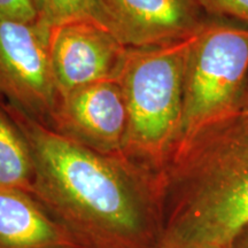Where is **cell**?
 I'll return each mask as SVG.
<instances>
[{
    "instance_id": "6da1fadb",
    "label": "cell",
    "mask_w": 248,
    "mask_h": 248,
    "mask_svg": "<svg viewBox=\"0 0 248 248\" xmlns=\"http://www.w3.org/2000/svg\"><path fill=\"white\" fill-rule=\"evenodd\" d=\"M5 109L29 145L31 194L80 248H161L159 173L76 144L13 106Z\"/></svg>"
},
{
    "instance_id": "7a4b0ae2",
    "label": "cell",
    "mask_w": 248,
    "mask_h": 248,
    "mask_svg": "<svg viewBox=\"0 0 248 248\" xmlns=\"http://www.w3.org/2000/svg\"><path fill=\"white\" fill-rule=\"evenodd\" d=\"M159 176L161 246L225 248L248 223V125L241 110L176 148Z\"/></svg>"
},
{
    "instance_id": "3957f363",
    "label": "cell",
    "mask_w": 248,
    "mask_h": 248,
    "mask_svg": "<svg viewBox=\"0 0 248 248\" xmlns=\"http://www.w3.org/2000/svg\"><path fill=\"white\" fill-rule=\"evenodd\" d=\"M194 36L128 48L117 77L128 116L122 155L155 173L168 163L181 133L186 59Z\"/></svg>"
},
{
    "instance_id": "277c9868",
    "label": "cell",
    "mask_w": 248,
    "mask_h": 248,
    "mask_svg": "<svg viewBox=\"0 0 248 248\" xmlns=\"http://www.w3.org/2000/svg\"><path fill=\"white\" fill-rule=\"evenodd\" d=\"M247 78L248 28L206 21L186 59L183 120L175 150L239 113Z\"/></svg>"
},
{
    "instance_id": "5b68a950",
    "label": "cell",
    "mask_w": 248,
    "mask_h": 248,
    "mask_svg": "<svg viewBox=\"0 0 248 248\" xmlns=\"http://www.w3.org/2000/svg\"><path fill=\"white\" fill-rule=\"evenodd\" d=\"M48 37L38 20H0V94L35 119H49L59 100Z\"/></svg>"
},
{
    "instance_id": "8992f818",
    "label": "cell",
    "mask_w": 248,
    "mask_h": 248,
    "mask_svg": "<svg viewBox=\"0 0 248 248\" xmlns=\"http://www.w3.org/2000/svg\"><path fill=\"white\" fill-rule=\"evenodd\" d=\"M49 120L51 129L62 137L98 153L122 155L128 116L117 79L60 95Z\"/></svg>"
},
{
    "instance_id": "52a82bcc",
    "label": "cell",
    "mask_w": 248,
    "mask_h": 248,
    "mask_svg": "<svg viewBox=\"0 0 248 248\" xmlns=\"http://www.w3.org/2000/svg\"><path fill=\"white\" fill-rule=\"evenodd\" d=\"M49 57L59 97L82 86L117 79L128 53L107 28L75 21L49 29Z\"/></svg>"
},
{
    "instance_id": "ba28073f",
    "label": "cell",
    "mask_w": 248,
    "mask_h": 248,
    "mask_svg": "<svg viewBox=\"0 0 248 248\" xmlns=\"http://www.w3.org/2000/svg\"><path fill=\"white\" fill-rule=\"evenodd\" d=\"M105 27L128 48L193 36L206 21L198 0H98Z\"/></svg>"
},
{
    "instance_id": "9c48e42d",
    "label": "cell",
    "mask_w": 248,
    "mask_h": 248,
    "mask_svg": "<svg viewBox=\"0 0 248 248\" xmlns=\"http://www.w3.org/2000/svg\"><path fill=\"white\" fill-rule=\"evenodd\" d=\"M0 248H80L29 192L0 188Z\"/></svg>"
},
{
    "instance_id": "30bf717a",
    "label": "cell",
    "mask_w": 248,
    "mask_h": 248,
    "mask_svg": "<svg viewBox=\"0 0 248 248\" xmlns=\"http://www.w3.org/2000/svg\"><path fill=\"white\" fill-rule=\"evenodd\" d=\"M33 162L26 137L0 107V188H16L31 193Z\"/></svg>"
},
{
    "instance_id": "8fae6325",
    "label": "cell",
    "mask_w": 248,
    "mask_h": 248,
    "mask_svg": "<svg viewBox=\"0 0 248 248\" xmlns=\"http://www.w3.org/2000/svg\"><path fill=\"white\" fill-rule=\"evenodd\" d=\"M31 1L35 8L37 20L49 29L75 21H91L105 27L98 0H31Z\"/></svg>"
},
{
    "instance_id": "7c38bea8",
    "label": "cell",
    "mask_w": 248,
    "mask_h": 248,
    "mask_svg": "<svg viewBox=\"0 0 248 248\" xmlns=\"http://www.w3.org/2000/svg\"><path fill=\"white\" fill-rule=\"evenodd\" d=\"M203 12L248 24V0H198Z\"/></svg>"
},
{
    "instance_id": "4fadbf2b",
    "label": "cell",
    "mask_w": 248,
    "mask_h": 248,
    "mask_svg": "<svg viewBox=\"0 0 248 248\" xmlns=\"http://www.w3.org/2000/svg\"><path fill=\"white\" fill-rule=\"evenodd\" d=\"M0 20L36 21L37 15L31 0H0Z\"/></svg>"
},
{
    "instance_id": "5bb4252c",
    "label": "cell",
    "mask_w": 248,
    "mask_h": 248,
    "mask_svg": "<svg viewBox=\"0 0 248 248\" xmlns=\"http://www.w3.org/2000/svg\"><path fill=\"white\" fill-rule=\"evenodd\" d=\"M225 248H248V223L232 238Z\"/></svg>"
},
{
    "instance_id": "9a60e30c",
    "label": "cell",
    "mask_w": 248,
    "mask_h": 248,
    "mask_svg": "<svg viewBox=\"0 0 248 248\" xmlns=\"http://www.w3.org/2000/svg\"><path fill=\"white\" fill-rule=\"evenodd\" d=\"M241 114H243L244 120L246 121L248 125V78L246 83V88H245L244 97H243V105H241Z\"/></svg>"
},
{
    "instance_id": "2e32d148",
    "label": "cell",
    "mask_w": 248,
    "mask_h": 248,
    "mask_svg": "<svg viewBox=\"0 0 248 248\" xmlns=\"http://www.w3.org/2000/svg\"><path fill=\"white\" fill-rule=\"evenodd\" d=\"M161 248H202L197 246H161Z\"/></svg>"
}]
</instances>
